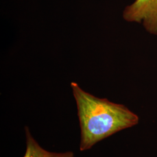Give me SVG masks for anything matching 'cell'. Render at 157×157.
Segmentation results:
<instances>
[{
  "mask_svg": "<svg viewBox=\"0 0 157 157\" xmlns=\"http://www.w3.org/2000/svg\"><path fill=\"white\" fill-rule=\"evenodd\" d=\"M71 86L78 108L81 151L88 150L98 141L138 124L139 117L124 105L95 97L75 82H72Z\"/></svg>",
  "mask_w": 157,
  "mask_h": 157,
  "instance_id": "6da1fadb",
  "label": "cell"
},
{
  "mask_svg": "<svg viewBox=\"0 0 157 157\" xmlns=\"http://www.w3.org/2000/svg\"><path fill=\"white\" fill-rule=\"evenodd\" d=\"M123 17L128 22L142 23L147 32L157 35V0H135L125 8Z\"/></svg>",
  "mask_w": 157,
  "mask_h": 157,
  "instance_id": "7a4b0ae2",
  "label": "cell"
},
{
  "mask_svg": "<svg viewBox=\"0 0 157 157\" xmlns=\"http://www.w3.org/2000/svg\"><path fill=\"white\" fill-rule=\"evenodd\" d=\"M26 150L23 157H75L73 152H53L47 151L34 139L30 129L25 126Z\"/></svg>",
  "mask_w": 157,
  "mask_h": 157,
  "instance_id": "3957f363",
  "label": "cell"
}]
</instances>
